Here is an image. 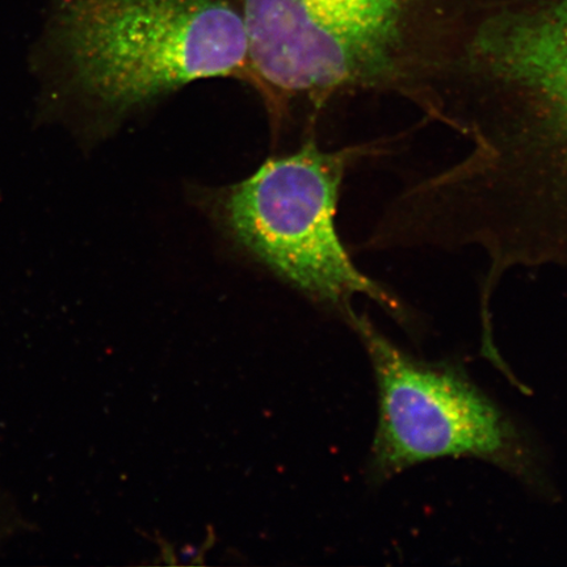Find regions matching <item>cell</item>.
Here are the masks:
<instances>
[{"label":"cell","mask_w":567,"mask_h":567,"mask_svg":"<svg viewBox=\"0 0 567 567\" xmlns=\"http://www.w3.org/2000/svg\"><path fill=\"white\" fill-rule=\"evenodd\" d=\"M466 165L538 266H567V0H499L456 73Z\"/></svg>","instance_id":"cell-1"},{"label":"cell","mask_w":567,"mask_h":567,"mask_svg":"<svg viewBox=\"0 0 567 567\" xmlns=\"http://www.w3.org/2000/svg\"><path fill=\"white\" fill-rule=\"evenodd\" d=\"M49 89L113 116L188 84L251 78L243 10L230 0H55L42 39Z\"/></svg>","instance_id":"cell-2"},{"label":"cell","mask_w":567,"mask_h":567,"mask_svg":"<svg viewBox=\"0 0 567 567\" xmlns=\"http://www.w3.org/2000/svg\"><path fill=\"white\" fill-rule=\"evenodd\" d=\"M465 0H244L252 82L323 103L393 92L403 62Z\"/></svg>","instance_id":"cell-3"},{"label":"cell","mask_w":567,"mask_h":567,"mask_svg":"<svg viewBox=\"0 0 567 567\" xmlns=\"http://www.w3.org/2000/svg\"><path fill=\"white\" fill-rule=\"evenodd\" d=\"M384 147L380 141L324 152L309 141L228 189L221 212L233 239L309 299L347 319L353 297L365 296L408 326L405 303L354 266L337 228L347 168Z\"/></svg>","instance_id":"cell-4"},{"label":"cell","mask_w":567,"mask_h":567,"mask_svg":"<svg viewBox=\"0 0 567 567\" xmlns=\"http://www.w3.org/2000/svg\"><path fill=\"white\" fill-rule=\"evenodd\" d=\"M346 321L365 347L378 384V429L368 466L375 484L427 461L467 457L548 492L534 443L460 367L413 357L357 311Z\"/></svg>","instance_id":"cell-5"}]
</instances>
